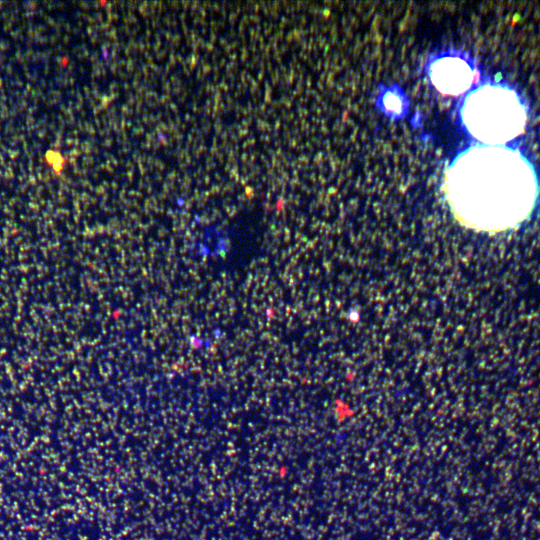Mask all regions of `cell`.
<instances>
[{"label": "cell", "instance_id": "2", "mask_svg": "<svg viewBox=\"0 0 540 540\" xmlns=\"http://www.w3.org/2000/svg\"><path fill=\"white\" fill-rule=\"evenodd\" d=\"M460 115L469 134L488 146H504L524 131L527 122L521 97L502 83H486L471 91Z\"/></svg>", "mask_w": 540, "mask_h": 540}, {"label": "cell", "instance_id": "1", "mask_svg": "<svg viewBox=\"0 0 540 540\" xmlns=\"http://www.w3.org/2000/svg\"><path fill=\"white\" fill-rule=\"evenodd\" d=\"M447 198L456 218L479 231L500 232L522 223L539 193L532 164L517 149L476 145L446 172Z\"/></svg>", "mask_w": 540, "mask_h": 540}, {"label": "cell", "instance_id": "3", "mask_svg": "<svg viewBox=\"0 0 540 540\" xmlns=\"http://www.w3.org/2000/svg\"><path fill=\"white\" fill-rule=\"evenodd\" d=\"M429 77L442 94L449 96L463 94L480 79L472 61L456 54L435 58L429 66Z\"/></svg>", "mask_w": 540, "mask_h": 540}]
</instances>
